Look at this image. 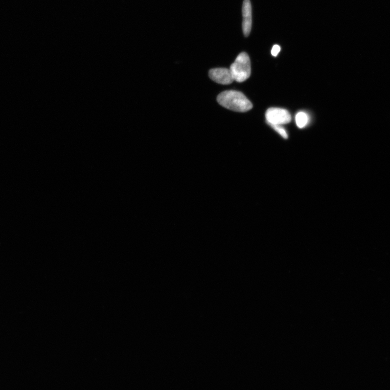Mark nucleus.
<instances>
[{
  "label": "nucleus",
  "instance_id": "nucleus-5",
  "mask_svg": "<svg viewBox=\"0 0 390 390\" xmlns=\"http://www.w3.org/2000/svg\"><path fill=\"white\" fill-rule=\"evenodd\" d=\"M242 30L245 37L250 34L252 26V9L250 0H244L242 5Z\"/></svg>",
  "mask_w": 390,
  "mask_h": 390
},
{
  "label": "nucleus",
  "instance_id": "nucleus-4",
  "mask_svg": "<svg viewBox=\"0 0 390 390\" xmlns=\"http://www.w3.org/2000/svg\"><path fill=\"white\" fill-rule=\"evenodd\" d=\"M209 75L215 82L222 85H230L234 81L230 69L216 68L209 72Z\"/></svg>",
  "mask_w": 390,
  "mask_h": 390
},
{
  "label": "nucleus",
  "instance_id": "nucleus-8",
  "mask_svg": "<svg viewBox=\"0 0 390 390\" xmlns=\"http://www.w3.org/2000/svg\"><path fill=\"white\" fill-rule=\"evenodd\" d=\"M281 48L278 44L274 45V46L272 48L271 53L272 54V56L274 57H277L279 52H280Z\"/></svg>",
  "mask_w": 390,
  "mask_h": 390
},
{
  "label": "nucleus",
  "instance_id": "nucleus-7",
  "mask_svg": "<svg viewBox=\"0 0 390 390\" xmlns=\"http://www.w3.org/2000/svg\"><path fill=\"white\" fill-rule=\"evenodd\" d=\"M285 139H288V134L282 125H269Z\"/></svg>",
  "mask_w": 390,
  "mask_h": 390
},
{
  "label": "nucleus",
  "instance_id": "nucleus-3",
  "mask_svg": "<svg viewBox=\"0 0 390 390\" xmlns=\"http://www.w3.org/2000/svg\"><path fill=\"white\" fill-rule=\"evenodd\" d=\"M266 119L268 125H283L291 122L292 117L284 108L272 107L266 111Z\"/></svg>",
  "mask_w": 390,
  "mask_h": 390
},
{
  "label": "nucleus",
  "instance_id": "nucleus-2",
  "mask_svg": "<svg viewBox=\"0 0 390 390\" xmlns=\"http://www.w3.org/2000/svg\"><path fill=\"white\" fill-rule=\"evenodd\" d=\"M230 71L234 81L244 82L251 75L250 58L246 53L242 52L231 66Z\"/></svg>",
  "mask_w": 390,
  "mask_h": 390
},
{
  "label": "nucleus",
  "instance_id": "nucleus-1",
  "mask_svg": "<svg viewBox=\"0 0 390 390\" xmlns=\"http://www.w3.org/2000/svg\"><path fill=\"white\" fill-rule=\"evenodd\" d=\"M217 101L222 106L235 112H246L253 108L249 100L237 90H225L217 97Z\"/></svg>",
  "mask_w": 390,
  "mask_h": 390
},
{
  "label": "nucleus",
  "instance_id": "nucleus-6",
  "mask_svg": "<svg viewBox=\"0 0 390 390\" xmlns=\"http://www.w3.org/2000/svg\"><path fill=\"white\" fill-rule=\"evenodd\" d=\"M295 122L299 128L303 129L309 122V117L304 112H299L295 116Z\"/></svg>",
  "mask_w": 390,
  "mask_h": 390
}]
</instances>
